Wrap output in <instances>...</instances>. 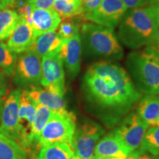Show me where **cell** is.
Wrapping results in <instances>:
<instances>
[{
	"label": "cell",
	"mask_w": 159,
	"mask_h": 159,
	"mask_svg": "<svg viewBox=\"0 0 159 159\" xmlns=\"http://www.w3.org/2000/svg\"><path fill=\"white\" fill-rule=\"evenodd\" d=\"M83 85L89 101L114 119L125 114L142 97L127 71L111 61L90 66Z\"/></svg>",
	"instance_id": "1"
},
{
	"label": "cell",
	"mask_w": 159,
	"mask_h": 159,
	"mask_svg": "<svg viewBox=\"0 0 159 159\" xmlns=\"http://www.w3.org/2000/svg\"><path fill=\"white\" fill-rule=\"evenodd\" d=\"M158 27L156 13L150 5L129 9L119 23L118 38L127 47L137 49L150 43Z\"/></svg>",
	"instance_id": "2"
},
{
	"label": "cell",
	"mask_w": 159,
	"mask_h": 159,
	"mask_svg": "<svg viewBox=\"0 0 159 159\" xmlns=\"http://www.w3.org/2000/svg\"><path fill=\"white\" fill-rule=\"evenodd\" d=\"M81 43L91 56L120 60L124 51L113 29L94 23H84L80 29Z\"/></svg>",
	"instance_id": "3"
},
{
	"label": "cell",
	"mask_w": 159,
	"mask_h": 159,
	"mask_svg": "<svg viewBox=\"0 0 159 159\" xmlns=\"http://www.w3.org/2000/svg\"><path fill=\"white\" fill-rule=\"evenodd\" d=\"M127 66L138 90L145 94H159V55L145 49L130 52Z\"/></svg>",
	"instance_id": "4"
},
{
	"label": "cell",
	"mask_w": 159,
	"mask_h": 159,
	"mask_svg": "<svg viewBox=\"0 0 159 159\" xmlns=\"http://www.w3.org/2000/svg\"><path fill=\"white\" fill-rule=\"evenodd\" d=\"M76 130V117L72 112H54L41 131L39 139L40 147L53 144H71Z\"/></svg>",
	"instance_id": "5"
},
{
	"label": "cell",
	"mask_w": 159,
	"mask_h": 159,
	"mask_svg": "<svg viewBox=\"0 0 159 159\" xmlns=\"http://www.w3.org/2000/svg\"><path fill=\"white\" fill-rule=\"evenodd\" d=\"M13 82L21 88H33L41 85V58L34 52L28 50L17 57Z\"/></svg>",
	"instance_id": "6"
},
{
	"label": "cell",
	"mask_w": 159,
	"mask_h": 159,
	"mask_svg": "<svg viewBox=\"0 0 159 159\" xmlns=\"http://www.w3.org/2000/svg\"><path fill=\"white\" fill-rule=\"evenodd\" d=\"M104 134V129L98 123L85 121L75 130L71 140L74 154L85 159H94L95 148Z\"/></svg>",
	"instance_id": "7"
},
{
	"label": "cell",
	"mask_w": 159,
	"mask_h": 159,
	"mask_svg": "<svg viewBox=\"0 0 159 159\" xmlns=\"http://www.w3.org/2000/svg\"><path fill=\"white\" fill-rule=\"evenodd\" d=\"M149 127L137 113H130L123 119L120 126L114 130L131 153L140 148Z\"/></svg>",
	"instance_id": "8"
},
{
	"label": "cell",
	"mask_w": 159,
	"mask_h": 159,
	"mask_svg": "<svg viewBox=\"0 0 159 159\" xmlns=\"http://www.w3.org/2000/svg\"><path fill=\"white\" fill-rule=\"evenodd\" d=\"M128 10L122 0H102L97 8L84 14V17L96 25L114 29Z\"/></svg>",
	"instance_id": "9"
},
{
	"label": "cell",
	"mask_w": 159,
	"mask_h": 159,
	"mask_svg": "<svg viewBox=\"0 0 159 159\" xmlns=\"http://www.w3.org/2000/svg\"><path fill=\"white\" fill-rule=\"evenodd\" d=\"M21 91H11L4 102L1 120L0 134L18 142L19 144L20 134L19 128V109Z\"/></svg>",
	"instance_id": "10"
},
{
	"label": "cell",
	"mask_w": 159,
	"mask_h": 159,
	"mask_svg": "<svg viewBox=\"0 0 159 159\" xmlns=\"http://www.w3.org/2000/svg\"><path fill=\"white\" fill-rule=\"evenodd\" d=\"M27 91V94L36 104L42 105L54 112H66L63 94L65 89L57 85H49L43 89L33 87Z\"/></svg>",
	"instance_id": "11"
},
{
	"label": "cell",
	"mask_w": 159,
	"mask_h": 159,
	"mask_svg": "<svg viewBox=\"0 0 159 159\" xmlns=\"http://www.w3.org/2000/svg\"><path fill=\"white\" fill-rule=\"evenodd\" d=\"M41 85L43 87L57 85L65 89L63 62L58 52H51L41 58Z\"/></svg>",
	"instance_id": "12"
},
{
	"label": "cell",
	"mask_w": 159,
	"mask_h": 159,
	"mask_svg": "<svg viewBox=\"0 0 159 159\" xmlns=\"http://www.w3.org/2000/svg\"><path fill=\"white\" fill-rule=\"evenodd\" d=\"M36 111V103L27 94V91H21L19 109V128L20 134L19 144L25 149L30 147V139L33 123Z\"/></svg>",
	"instance_id": "13"
},
{
	"label": "cell",
	"mask_w": 159,
	"mask_h": 159,
	"mask_svg": "<svg viewBox=\"0 0 159 159\" xmlns=\"http://www.w3.org/2000/svg\"><path fill=\"white\" fill-rule=\"evenodd\" d=\"M82 43L80 35L64 39L58 53L63 60L71 78H75L79 74L81 66Z\"/></svg>",
	"instance_id": "14"
},
{
	"label": "cell",
	"mask_w": 159,
	"mask_h": 159,
	"mask_svg": "<svg viewBox=\"0 0 159 159\" xmlns=\"http://www.w3.org/2000/svg\"><path fill=\"white\" fill-rule=\"evenodd\" d=\"M130 152L125 148L114 130L100 139L94 150V159H108L128 156Z\"/></svg>",
	"instance_id": "15"
},
{
	"label": "cell",
	"mask_w": 159,
	"mask_h": 159,
	"mask_svg": "<svg viewBox=\"0 0 159 159\" xmlns=\"http://www.w3.org/2000/svg\"><path fill=\"white\" fill-rule=\"evenodd\" d=\"M61 21V17L53 9H33L30 25L36 39L43 33L55 30Z\"/></svg>",
	"instance_id": "16"
},
{
	"label": "cell",
	"mask_w": 159,
	"mask_h": 159,
	"mask_svg": "<svg viewBox=\"0 0 159 159\" xmlns=\"http://www.w3.org/2000/svg\"><path fill=\"white\" fill-rule=\"evenodd\" d=\"M35 40L31 25L25 20L21 19L16 28L7 39V46L12 52L20 54L28 50Z\"/></svg>",
	"instance_id": "17"
},
{
	"label": "cell",
	"mask_w": 159,
	"mask_h": 159,
	"mask_svg": "<svg viewBox=\"0 0 159 159\" xmlns=\"http://www.w3.org/2000/svg\"><path fill=\"white\" fill-rule=\"evenodd\" d=\"M137 114L149 126L159 125V95L146 94L141 97L137 105Z\"/></svg>",
	"instance_id": "18"
},
{
	"label": "cell",
	"mask_w": 159,
	"mask_h": 159,
	"mask_svg": "<svg viewBox=\"0 0 159 159\" xmlns=\"http://www.w3.org/2000/svg\"><path fill=\"white\" fill-rule=\"evenodd\" d=\"M63 40L57 30L47 32L37 37L29 49L42 58L43 56L51 52H58Z\"/></svg>",
	"instance_id": "19"
},
{
	"label": "cell",
	"mask_w": 159,
	"mask_h": 159,
	"mask_svg": "<svg viewBox=\"0 0 159 159\" xmlns=\"http://www.w3.org/2000/svg\"><path fill=\"white\" fill-rule=\"evenodd\" d=\"M74 155L71 144L61 143L41 148L37 155L36 159H71Z\"/></svg>",
	"instance_id": "20"
},
{
	"label": "cell",
	"mask_w": 159,
	"mask_h": 159,
	"mask_svg": "<svg viewBox=\"0 0 159 159\" xmlns=\"http://www.w3.org/2000/svg\"><path fill=\"white\" fill-rule=\"evenodd\" d=\"M0 159H27V153L21 144L0 134Z\"/></svg>",
	"instance_id": "21"
},
{
	"label": "cell",
	"mask_w": 159,
	"mask_h": 159,
	"mask_svg": "<svg viewBox=\"0 0 159 159\" xmlns=\"http://www.w3.org/2000/svg\"><path fill=\"white\" fill-rule=\"evenodd\" d=\"M53 113H54V111L50 110L47 107L43 106L42 105L36 104V111H35L30 139V146L39 142V139L41 131L44 128L46 124L48 122Z\"/></svg>",
	"instance_id": "22"
},
{
	"label": "cell",
	"mask_w": 159,
	"mask_h": 159,
	"mask_svg": "<svg viewBox=\"0 0 159 159\" xmlns=\"http://www.w3.org/2000/svg\"><path fill=\"white\" fill-rule=\"evenodd\" d=\"M20 20L16 11L11 9L0 10V41H5L11 36Z\"/></svg>",
	"instance_id": "23"
},
{
	"label": "cell",
	"mask_w": 159,
	"mask_h": 159,
	"mask_svg": "<svg viewBox=\"0 0 159 159\" xmlns=\"http://www.w3.org/2000/svg\"><path fill=\"white\" fill-rule=\"evenodd\" d=\"M52 9L63 18L83 14L81 0H55Z\"/></svg>",
	"instance_id": "24"
},
{
	"label": "cell",
	"mask_w": 159,
	"mask_h": 159,
	"mask_svg": "<svg viewBox=\"0 0 159 159\" xmlns=\"http://www.w3.org/2000/svg\"><path fill=\"white\" fill-rule=\"evenodd\" d=\"M18 55L12 52L7 46L0 41V69L7 76H13Z\"/></svg>",
	"instance_id": "25"
},
{
	"label": "cell",
	"mask_w": 159,
	"mask_h": 159,
	"mask_svg": "<svg viewBox=\"0 0 159 159\" xmlns=\"http://www.w3.org/2000/svg\"><path fill=\"white\" fill-rule=\"evenodd\" d=\"M139 150L156 156L159 151V126L149 127L141 144Z\"/></svg>",
	"instance_id": "26"
},
{
	"label": "cell",
	"mask_w": 159,
	"mask_h": 159,
	"mask_svg": "<svg viewBox=\"0 0 159 159\" xmlns=\"http://www.w3.org/2000/svg\"><path fill=\"white\" fill-rule=\"evenodd\" d=\"M57 31L63 39H69L79 34V26L70 18H63L57 27Z\"/></svg>",
	"instance_id": "27"
},
{
	"label": "cell",
	"mask_w": 159,
	"mask_h": 159,
	"mask_svg": "<svg viewBox=\"0 0 159 159\" xmlns=\"http://www.w3.org/2000/svg\"><path fill=\"white\" fill-rule=\"evenodd\" d=\"M55 0H29L32 8L33 9H52Z\"/></svg>",
	"instance_id": "28"
},
{
	"label": "cell",
	"mask_w": 159,
	"mask_h": 159,
	"mask_svg": "<svg viewBox=\"0 0 159 159\" xmlns=\"http://www.w3.org/2000/svg\"><path fill=\"white\" fill-rule=\"evenodd\" d=\"M102 0H81L83 14L91 13L98 7Z\"/></svg>",
	"instance_id": "29"
},
{
	"label": "cell",
	"mask_w": 159,
	"mask_h": 159,
	"mask_svg": "<svg viewBox=\"0 0 159 159\" xmlns=\"http://www.w3.org/2000/svg\"><path fill=\"white\" fill-rule=\"evenodd\" d=\"M145 49L159 55V27L157 29L156 33H155L152 39H151L150 43L146 46Z\"/></svg>",
	"instance_id": "30"
},
{
	"label": "cell",
	"mask_w": 159,
	"mask_h": 159,
	"mask_svg": "<svg viewBox=\"0 0 159 159\" xmlns=\"http://www.w3.org/2000/svg\"><path fill=\"white\" fill-rule=\"evenodd\" d=\"M128 9L139 8L150 3V0H122Z\"/></svg>",
	"instance_id": "31"
},
{
	"label": "cell",
	"mask_w": 159,
	"mask_h": 159,
	"mask_svg": "<svg viewBox=\"0 0 159 159\" xmlns=\"http://www.w3.org/2000/svg\"><path fill=\"white\" fill-rule=\"evenodd\" d=\"M129 156L130 159H155L153 156L139 149L129 154Z\"/></svg>",
	"instance_id": "32"
},
{
	"label": "cell",
	"mask_w": 159,
	"mask_h": 159,
	"mask_svg": "<svg viewBox=\"0 0 159 159\" xmlns=\"http://www.w3.org/2000/svg\"><path fill=\"white\" fill-rule=\"evenodd\" d=\"M7 92V80L6 75L0 69V96L4 97Z\"/></svg>",
	"instance_id": "33"
},
{
	"label": "cell",
	"mask_w": 159,
	"mask_h": 159,
	"mask_svg": "<svg viewBox=\"0 0 159 159\" xmlns=\"http://www.w3.org/2000/svg\"><path fill=\"white\" fill-rule=\"evenodd\" d=\"M16 0H0V10L9 9L8 7H13Z\"/></svg>",
	"instance_id": "34"
},
{
	"label": "cell",
	"mask_w": 159,
	"mask_h": 159,
	"mask_svg": "<svg viewBox=\"0 0 159 159\" xmlns=\"http://www.w3.org/2000/svg\"><path fill=\"white\" fill-rule=\"evenodd\" d=\"M149 5L154 8L159 21V0H150Z\"/></svg>",
	"instance_id": "35"
},
{
	"label": "cell",
	"mask_w": 159,
	"mask_h": 159,
	"mask_svg": "<svg viewBox=\"0 0 159 159\" xmlns=\"http://www.w3.org/2000/svg\"><path fill=\"white\" fill-rule=\"evenodd\" d=\"M4 102H5V101H4L3 97L0 96V120H1V116H2V112Z\"/></svg>",
	"instance_id": "36"
},
{
	"label": "cell",
	"mask_w": 159,
	"mask_h": 159,
	"mask_svg": "<svg viewBox=\"0 0 159 159\" xmlns=\"http://www.w3.org/2000/svg\"><path fill=\"white\" fill-rule=\"evenodd\" d=\"M108 159H130V158L128 155V156H126L116 157V158H108Z\"/></svg>",
	"instance_id": "37"
},
{
	"label": "cell",
	"mask_w": 159,
	"mask_h": 159,
	"mask_svg": "<svg viewBox=\"0 0 159 159\" xmlns=\"http://www.w3.org/2000/svg\"><path fill=\"white\" fill-rule=\"evenodd\" d=\"M71 159H85V158H81V157H79V156H75V155H74V156H72V158H71Z\"/></svg>",
	"instance_id": "38"
},
{
	"label": "cell",
	"mask_w": 159,
	"mask_h": 159,
	"mask_svg": "<svg viewBox=\"0 0 159 159\" xmlns=\"http://www.w3.org/2000/svg\"><path fill=\"white\" fill-rule=\"evenodd\" d=\"M154 158L155 159H159V151L158 152V153L156 155V156H154Z\"/></svg>",
	"instance_id": "39"
},
{
	"label": "cell",
	"mask_w": 159,
	"mask_h": 159,
	"mask_svg": "<svg viewBox=\"0 0 159 159\" xmlns=\"http://www.w3.org/2000/svg\"><path fill=\"white\" fill-rule=\"evenodd\" d=\"M158 126H159V125H158Z\"/></svg>",
	"instance_id": "40"
}]
</instances>
